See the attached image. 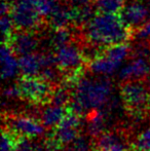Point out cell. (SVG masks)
<instances>
[{"label":"cell","mask_w":150,"mask_h":151,"mask_svg":"<svg viewBox=\"0 0 150 151\" xmlns=\"http://www.w3.org/2000/svg\"><path fill=\"white\" fill-rule=\"evenodd\" d=\"M85 35L94 46H110L126 42L130 31L121 16L99 12L86 23Z\"/></svg>","instance_id":"6da1fadb"},{"label":"cell","mask_w":150,"mask_h":151,"mask_svg":"<svg viewBox=\"0 0 150 151\" xmlns=\"http://www.w3.org/2000/svg\"><path fill=\"white\" fill-rule=\"evenodd\" d=\"M112 83L107 76L81 77L74 84L72 99L85 110L102 109L111 99Z\"/></svg>","instance_id":"7a4b0ae2"},{"label":"cell","mask_w":150,"mask_h":151,"mask_svg":"<svg viewBox=\"0 0 150 151\" xmlns=\"http://www.w3.org/2000/svg\"><path fill=\"white\" fill-rule=\"evenodd\" d=\"M120 96L126 110L134 116H141L148 110L150 91L140 80H128L120 88Z\"/></svg>","instance_id":"3957f363"},{"label":"cell","mask_w":150,"mask_h":151,"mask_svg":"<svg viewBox=\"0 0 150 151\" xmlns=\"http://www.w3.org/2000/svg\"><path fill=\"white\" fill-rule=\"evenodd\" d=\"M20 90L21 98L33 104H48L52 103L55 90L52 83L46 81L40 76H25L23 75L17 83Z\"/></svg>","instance_id":"277c9868"},{"label":"cell","mask_w":150,"mask_h":151,"mask_svg":"<svg viewBox=\"0 0 150 151\" xmlns=\"http://www.w3.org/2000/svg\"><path fill=\"white\" fill-rule=\"evenodd\" d=\"M10 17L19 30H33L39 27L41 18L37 9V0H19L11 4Z\"/></svg>","instance_id":"5b68a950"},{"label":"cell","mask_w":150,"mask_h":151,"mask_svg":"<svg viewBox=\"0 0 150 151\" xmlns=\"http://www.w3.org/2000/svg\"><path fill=\"white\" fill-rule=\"evenodd\" d=\"M57 60V66L63 71L79 70L83 61V54L75 44L67 43L63 46L56 48L55 52Z\"/></svg>","instance_id":"8992f818"},{"label":"cell","mask_w":150,"mask_h":151,"mask_svg":"<svg viewBox=\"0 0 150 151\" xmlns=\"http://www.w3.org/2000/svg\"><path fill=\"white\" fill-rule=\"evenodd\" d=\"M6 127L19 136L29 138H35L41 136L45 132V127L42 123L38 122L36 119L28 116H12L8 117L6 121ZM5 125V124H4Z\"/></svg>","instance_id":"52a82bcc"},{"label":"cell","mask_w":150,"mask_h":151,"mask_svg":"<svg viewBox=\"0 0 150 151\" xmlns=\"http://www.w3.org/2000/svg\"><path fill=\"white\" fill-rule=\"evenodd\" d=\"M121 18L128 27H140L150 19V5L145 2L133 1L124 5Z\"/></svg>","instance_id":"ba28073f"},{"label":"cell","mask_w":150,"mask_h":151,"mask_svg":"<svg viewBox=\"0 0 150 151\" xmlns=\"http://www.w3.org/2000/svg\"><path fill=\"white\" fill-rule=\"evenodd\" d=\"M6 42L9 44L16 55H20V56L35 52L39 45V40L36 35L29 30L14 32L9 40Z\"/></svg>","instance_id":"9c48e42d"},{"label":"cell","mask_w":150,"mask_h":151,"mask_svg":"<svg viewBox=\"0 0 150 151\" xmlns=\"http://www.w3.org/2000/svg\"><path fill=\"white\" fill-rule=\"evenodd\" d=\"M150 74V60L141 57H134L130 63L122 66L118 71V78L122 81L140 80Z\"/></svg>","instance_id":"30bf717a"},{"label":"cell","mask_w":150,"mask_h":151,"mask_svg":"<svg viewBox=\"0 0 150 151\" xmlns=\"http://www.w3.org/2000/svg\"><path fill=\"white\" fill-rule=\"evenodd\" d=\"M95 139L94 151H128L122 137L113 132H104Z\"/></svg>","instance_id":"8fae6325"},{"label":"cell","mask_w":150,"mask_h":151,"mask_svg":"<svg viewBox=\"0 0 150 151\" xmlns=\"http://www.w3.org/2000/svg\"><path fill=\"white\" fill-rule=\"evenodd\" d=\"M1 76L4 80L16 77L20 72L19 59L7 42H3L1 47Z\"/></svg>","instance_id":"7c38bea8"},{"label":"cell","mask_w":150,"mask_h":151,"mask_svg":"<svg viewBox=\"0 0 150 151\" xmlns=\"http://www.w3.org/2000/svg\"><path fill=\"white\" fill-rule=\"evenodd\" d=\"M122 64L118 63L112 58L106 55L104 52L90 61V70L95 75H103V76H110L115 72L119 71Z\"/></svg>","instance_id":"4fadbf2b"},{"label":"cell","mask_w":150,"mask_h":151,"mask_svg":"<svg viewBox=\"0 0 150 151\" xmlns=\"http://www.w3.org/2000/svg\"><path fill=\"white\" fill-rule=\"evenodd\" d=\"M48 22L54 29L67 28L71 22H75V8L60 4L59 7L48 17Z\"/></svg>","instance_id":"5bb4252c"},{"label":"cell","mask_w":150,"mask_h":151,"mask_svg":"<svg viewBox=\"0 0 150 151\" xmlns=\"http://www.w3.org/2000/svg\"><path fill=\"white\" fill-rule=\"evenodd\" d=\"M20 72L25 76H36L42 70L40 54H28L19 58Z\"/></svg>","instance_id":"9a60e30c"},{"label":"cell","mask_w":150,"mask_h":151,"mask_svg":"<svg viewBox=\"0 0 150 151\" xmlns=\"http://www.w3.org/2000/svg\"><path fill=\"white\" fill-rule=\"evenodd\" d=\"M105 113L99 109L90 110L88 114V133L93 138H97L105 132Z\"/></svg>","instance_id":"2e32d148"},{"label":"cell","mask_w":150,"mask_h":151,"mask_svg":"<svg viewBox=\"0 0 150 151\" xmlns=\"http://www.w3.org/2000/svg\"><path fill=\"white\" fill-rule=\"evenodd\" d=\"M65 113H66V108L63 106H50L43 110L40 121L45 127H52L54 129L61 122Z\"/></svg>","instance_id":"e0dca14e"},{"label":"cell","mask_w":150,"mask_h":151,"mask_svg":"<svg viewBox=\"0 0 150 151\" xmlns=\"http://www.w3.org/2000/svg\"><path fill=\"white\" fill-rule=\"evenodd\" d=\"M79 136V132L76 127H54V132L50 137L63 147L64 145L72 143L76 138Z\"/></svg>","instance_id":"ac0fdd59"},{"label":"cell","mask_w":150,"mask_h":151,"mask_svg":"<svg viewBox=\"0 0 150 151\" xmlns=\"http://www.w3.org/2000/svg\"><path fill=\"white\" fill-rule=\"evenodd\" d=\"M95 7L99 12L118 14L124 7V0H96Z\"/></svg>","instance_id":"d6986e66"},{"label":"cell","mask_w":150,"mask_h":151,"mask_svg":"<svg viewBox=\"0 0 150 151\" xmlns=\"http://www.w3.org/2000/svg\"><path fill=\"white\" fill-rule=\"evenodd\" d=\"M21 136L8 129L6 125L2 127V142L1 151H14L17 143Z\"/></svg>","instance_id":"ffe728a7"},{"label":"cell","mask_w":150,"mask_h":151,"mask_svg":"<svg viewBox=\"0 0 150 151\" xmlns=\"http://www.w3.org/2000/svg\"><path fill=\"white\" fill-rule=\"evenodd\" d=\"M71 39V34L67 28L55 29V32L50 36V43L54 47L58 48L69 43Z\"/></svg>","instance_id":"44dd1931"},{"label":"cell","mask_w":150,"mask_h":151,"mask_svg":"<svg viewBox=\"0 0 150 151\" xmlns=\"http://www.w3.org/2000/svg\"><path fill=\"white\" fill-rule=\"evenodd\" d=\"M71 98H72V96L70 95L68 88L66 86H60L59 88L55 90L54 95H52V105L66 107L69 102L71 101Z\"/></svg>","instance_id":"7402d4cb"},{"label":"cell","mask_w":150,"mask_h":151,"mask_svg":"<svg viewBox=\"0 0 150 151\" xmlns=\"http://www.w3.org/2000/svg\"><path fill=\"white\" fill-rule=\"evenodd\" d=\"M59 5L60 3L58 0H37V9L42 18L47 19Z\"/></svg>","instance_id":"603a6c76"},{"label":"cell","mask_w":150,"mask_h":151,"mask_svg":"<svg viewBox=\"0 0 150 151\" xmlns=\"http://www.w3.org/2000/svg\"><path fill=\"white\" fill-rule=\"evenodd\" d=\"M0 26H1V33H2V37H3V41L4 42L8 41L9 38L11 37V35L14 34V28L16 27L10 14L1 16Z\"/></svg>","instance_id":"cb8c5ba5"},{"label":"cell","mask_w":150,"mask_h":151,"mask_svg":"<svg viewBox=\"0 0 150 151\" xmlns=\"http://www.w3.org/2000/svg\"><path fill=\"white\" fill-rule=\"evenodd\" d=\"M14 151H39V146L32 141V138L21 136Z\"/></svg>","instance_id":"d4e9b609"},{"label":"cell","mask_w":150,"mask_h":151,"mask_svg":"<svg viewBox=\"0 0 150 151\" xmlns=\"http://www.w3.org/2000/svg\"><path fill=\"white\" fill-rule=\"evenodd\" d=\"M40 76H41L43 79H45L46 81H48L50 83H55V82H58L59 78V72L58 70L55 68V66L52 67H46L43 68L40 72Z\"/></svg>","instance_id":"484cf974"},{"label":"cell","mask_w":150,"mask_h":151,"mask_svg":"<svg viewBox=\"0 0 150 151\" xmlns=\"http://www.w3.org/2000/svg\"><path fill=\"white\" fill-rule=\"evenodd\" d=\"M136 147L143 151H150V129H147L139 136Z\"/></svg>","instance_id":"4316f807"},{"label":"cell","mask_w":150,"mask_h":151,"mask_svg":"<svg viewBox=\"0 0 150 151\" xmlns=\"http://www.w3.org/2000/svg\"><path fill=\"white\" fill-rule=\"evenodd\" d=\"M134 57H141V58L150 59V46L145 41H141L135 45L133 48Z\"/></svg>","instance_id":"83f0119b"},{"label":"cell","mask_w":150,"mask_h":151,"mask_svg":"<svg viewBox=\"0 0 150 151\" xmlns=\"http://www.w3.org/2000/svg\"><path fill=\"white\" fill-rule=\"evenodd\" d=\"M136 38L141 41H146L150 38V19L148 21L138 27V30L136 33Z\"/></svg>","instance_id":"f1b7e54d"},{"label":"cell","mask_w":150,"mask_h":151,"mask_svg":"<svg viewBox=\"0 0 150 151\" xmlns=\"http://www.w3.org/2000/svg\"><path fill=\"white\" fill-rule=\"evenodd\" d=\"M88 142L85 137L78 136L71 143V151H88Z\"/></svg>","instance_id":"f546056e"},{"label":"cell","mask_w":150,"mask_h":151,"mask_svg":"<svg viewBox=\"0 0 150 151\" xmlns=\"http://www.w3.org/2000/svg\"><path fill=\"white\" fill-rule=\"evenodd\" d=\"M2 95H3V97L6 98V99H16V98L21 97L20 90H19L17 84L10 86H8V88H5L3 90Z\"/></svg>","instance_id":"4dcf8cb0"},{"label":"cell","mask_w":150,"mask_h":151,"mask_svg":"<svg viewBox=\"0 0 150 151\" xmlns=\"http://www.w3.org/2000/svg\"><path fill=\"white\" fill-rule=\"evenodd\" d=\"M90 0H71V5L73 7H80V6L90 4Z\"/></svg>","instance_id":"1f68e13d"},{"label":"cell","mask_w":150,"mask_h":151,"mask_svg":"<svg viewBox=\"0 0 150 151\" xmlns=\"http://www.w3.org/2000/svg\"><path fill=\"white\" fill-rule=\"evenodd\" d=\"M146 86H147V88H148V90L150 91V78L148 80H147V82H146Z\"/></svg>","instance_id":"d6a6232c"},{"label":"cell","mask_w":150,"mask_h":151,"mask_svg":"<svg viewBox=\"0 0 150 151\" xmlns=\"http://www.w3.org/2000/svg\"><path fill=\"white\" fill-rule=\"evenodd\" d=\"M6 1L8 2V3H10V4H12V3H14V2H17V1H19V0H6Z\"/></svg>","instance_id":"836d02e7"},{"label":"cell","mask_w":150,"mask_h":151,"mask_svg":"<svg viewBox=\"0 0 150 151\" xmlns=\"http://www.w3.org/2000/svg\"><path fill=\"white\" fill-rule=\"evenodd\" d=\"M128 151H143V150H141V149H138L137 147H135V148H133L132 150H128Z\"/></svg>","instance_id":"e575fe53"},{"label":"cell","mask_w":150,"mask_h":151,"mask_svg":"<svg viewBox=\"0 0 150 151\" xmlns=\"http://www.w3.org/2000/svg\"><path fill=\"white\" fill-rule=\"evenodd\" d=\"M143 2H145V3H147V4H149L150 5V0H142Z\"/></svg>","instance_id":"d590c367"},{"label":"cell","mask_w":150,"mask_h":151,"mask_svg":"<svg viewBox=\"0 0 150 151\" xmlns=\"http://www.w3.org/2000/svg\"><path fill=\"white\" fill-rule=\"evenodd\" d=\"M147 111H148V113L150 114V103H149V106H148V110H147Z\"/></svg>","instance_id":"8d00e7d4"}]
</instances>
